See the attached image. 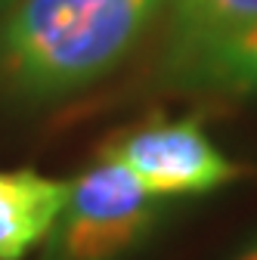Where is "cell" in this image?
<instances>
[{
  "label": "cell",
  "mask_w": 257,
  "mask_h": 260,
  "mask_svg": "<svg viewBox=\"0 0 257 260\" xmlns=\"http://www.w3.org/2000/svg\"><path fill=\"white\" fill-rule=\"evenodd\" d=\"M168 0H19L0 16V100L47 109L109 78Z\"/></svg>",
  "instance_id": "obj_1"
},
{
  "label": "cell",
  "mask_w": 257,
  "mask_h": 260,
  "mask_svg": "<svg viewBox=\"0 0 257 260\" xmlns=\"http://www.w3.org/2000/svg\"><path fill=\"white\" fill-rule=\"evenodd\" d=\"M168 217L155 199L118 161L100 155L69 180V195L41 260H131Z\"/></svg>",
  "instance_id": "obj_2"
},
{
  "label": "cell",
  "mask_w": 257,
  "mask_h": 260,
  "mask_svg": "<svg viewBox=\"0 0 257 260\" xmlns=\"http://www.w3.org/2000/svg\"><path fill=\"white\" fill-rule=\"evenodd\" d=\"M162 202L202 199L233 186L245 168L223 152L202 118H149L115 134L103 152Z\"/></svg>",
  "instance_id": "obj_3"
},
{
  "label": "cell",
  "mask_w": 257,
  "mask_h": 260,
  "mask_svg": "<svg viewBox=\"0 0 257 260\" xmlns=\"http://www.w3.org/2000/svg\"><path fill=\"white\" fill-rule=\"evenodd\" d=\"M257 28V0H168L158 78L180 87L202 62Z\"/></svg>",
  "instance_id": "obj_4"
},
{
  "label": "cell",
  "mask_w": 257,
  "mask_h": 260,
  "mask_svg": "<svg viewBox=\"0 0 257 260\" xmlns=\"http://www.w3.org/2000/svg\"><path fill=\"white\" fill-rule=\"evenodd\" d=\"M69 180L35 168H0V260H28L38 254L66 205Z\"/></svg>",
  "instance_id": "obj_5"
},
{
  "label": "cell",
  "mask_w": 257,
  "mask_h": 260,
  "mask_svg": "<svg viewBox=\"0 0 257 260\" xmlns=\"http://www.w3.org/2000/svg\"><path fill=\"white\" fill-rule=\"evenodd\" d=\"M177 90L217 96H257V28L202 62Z\"/></svg>",
  "instance_id": "obj_6"
},
{
  "label": "cell",
  "mask_w": 257,
  "mask_h": 260,
  "mask_svg": "<svg viewBox=\"0 0 257 260\" xmlns=\"http://www.w3.org/2000/svg\"><path fill=\"white\" fill-rule=\"evenodd\" d=\"M236 260H257V239H251V242L236 254Z\"/></svg>",
  "instance_id": "obj_7"
},
{
  "label": "cell",
  "mask_w": 257,
  "mask_h": 260,
  "mask_svg": "<svg viewBox=\"0 0 257 260\" xmlns=\"http://www.w3.org/2000/svg\"><path fill=\"white\" fill-rule=\"evenodd\" d=\"M13 4H19V0H0V16H4V13L13 7Z\"/></svg>",
  "instance_id": "obj_8"
}]
</instances>
